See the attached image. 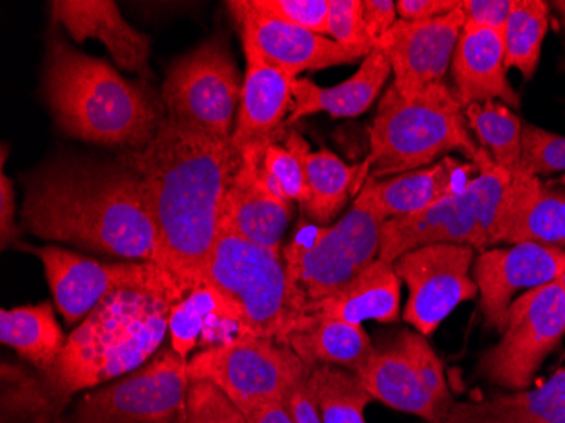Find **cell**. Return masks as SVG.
I'll return each mask as SVG.
<instances>
[{"mask_svg": "<svg viewBox=\"0 0 565 423\" xmlns=\"http://www.w3.org/2000/svg\"><path fill=\"white\" fill-rule=\"evenodd\" d=\"M120 160L145 183L157 225L161 268L192 292L221 237L225 199L239 173L243 152L233 139H218L164 116L145 148L127 149Z\"/></svg>", "mask_w": 565, "mask_h": 423, "instance_id": "1", "label": "cell"}, {"mask_svg": "<svg viewBox=\"0 0 565 423\" xmlns=\"http://www.w3.org/2000/svg\"><path fill=\"white\" fill-rule=\"evenodd\" d=\"M22 222L40 240L161 266L145 183L122 160H51L28 181Z\"/></svg>", "mask_w": 565, "mask_h": 423, "instance_id": "2", "label": "cell"}, {"mask_svg": "<svg viewBox=\"0 0 565 423\" xmlns=\"http://www.w3.org/2000/svg\"><path fill=\"white\" fill-rule=\"evenodd\" d=\"M180 298L148 292H117L76 327L58 361L40 377L9 373L4 405L50 420L82 391L119 380L151 361L168 334V320Z\"/></svg>", "mask_w": 565, "mask_h": 423, "instance_id": "3", "label": "cell"}, {"mask_svg": "<svg viewBox=\"0 0 565 423\" xmlns=\"http://www.w3.org/2000/svg\"><path fill=\"white\" fill-rule=\"evenodd\" d=\"M44 95L60 129L94 145L145 148L164 119L141 85L58 36L47 43Z\"/></svg>", "mask_w": 565, "mask_h": 423, "instance_id": "4", "label": "cell"}, {"mask_svg": "<svg viewBox=\"0 0 565 423\" xmlns=\"http://www.w3.org/2000/svg\"><path fill=\"white\" fill-rule=\"evenodd\" d=\"M454 151L475 163L482 148L472 139L465 107L452 88L435 85L415 98H405L392 85L377 104L370 156L361 165L355 190L367 181L431 167Z\"/></svg>", "mask_w": 565, "mask_h": 423, "instance_id": "5", "label": "cell"}, {"mask_svg": "<svg viewBox=\"0 0 565 423\" xmlns=\"http://www.w3.org/2000/svg\"><path fill=\"white\" fill-rule=\"evenodd\" d=\"M203 282L236 311L243 336L287 343L307 307L288 278L281 253L222 232Z\"/></svg>", "mask_w": 565, "mask_h": 423, "instance_id": "6", "label": "cell"}, {"mask_svg": "<svg viewBox=\"0 0 565 423\" xmlns=\"http://www.w3.org/2000/svg\"><path fill=\"white\" fill-rule=\"evenodd\" d=\"M386 219L359 192L348 214L333 225L301 224L281 256L305 307L344 289L380 256Z\"/></svg>", "mask_w": 565, "mask_h": 423, "instance_id": "7", "label": "cell"}, {"mask_svg": "<svg viewBox=\"0 0 565 423\" xmlns=\"http://www.w3.org/2000/svg\"><path fill=\"white\" fill-rule=\"evenodd\" d=\"M308 371L287 343L250 336L203 349L186 362L190 381L215 384L246 419L271 403L288 405L290 394Z\"/></svg>", "mask_w": 565, "mask_h": 423, "instance_id": "8", "label": "cell"}, {"mask_svg": "<svg viewBox=\"0 0 565 423\" xmlns=\"http://www.w3.org/2000/svg\"><path fill=\"white\" fill-rule=\"evenodd\" d=\"M40 257L56 308L66 324L84 322L94 308L117 292H148L183 298L185 286L158 264L146 261L102 263L58 246H21Z\"/></svg>", "mask_w": 565, "mask_h": 423, "instance_id": "9", "label": "cell"}, {"mask_svg": "<svg viewBox=\"0 0 565 423\" xmlns=\"http://www.w3.org/2000/svg\"><path fill=\"white\" fill-rule=\"evenodd\" d=\"M354 374L377 402L428 423H444L456 405L443 361L420 332L399 330L374 343Z\"/></svg>", "mask_w": 565, "mask_h": 423, "instance_id": "10", "label": "cell"}, {"mask_svg": "<svg viewBox=\"0 0 565 423\" xmlns=\"http://www.w3.org/2000/svg\"><path fill=\"white\" fill-rule=\"evenodd\" d=\"M239 70L222 36L211 38L168 70L161 91L167 116L212 138L231 139L241 104Z\"/></svg>", "mask_w": 565, "mask_h": 423, "instance_id": "11", "label": "cell"}, {"mask_svg": "<svg viewBox=\"0 0 565 423\" xmlns=\"http://www.w3.org/2000/svg\"><path fill=\"white\" fill-rule=\"evenodd\" d=\"M564 336V286L555 282L530 289L511 304L500 342L482 355L479 371L498 387L526 390Z\"/></svg>", "mask_w": 565, "mask_h": 423, "instance_id": "12", "label": "cell"}, {"mask_svg": "<svg viewBox=\"0 0 565 423\" xmlns=\"http://www.w3.org/2000/svg\"><path fill=\"white\" fill-rule=\"evenodd\" d=\"M186 362L163 349L132 373L88 390L68 423H177L190 384Z\"/></svg>", "mask_w": 565, "mask_h": 423, "instance_id": "13", "label": "cell"}, {"mask_svg": "<svg viewBox=\"0 0 565 423\" xmlns=\"http://www.w3.org/2000/svg\"><path fill=\"white\" fill-rule=\"evenodd\" d=\"M475 251L468 244H437L395 261L396 275L408 288L403 320L422 336H431L460 304L478 297L471 276Z\"/></svg>", "mask_w": 565, "mask_h": 423, "instance_id": "14", "label": "cell"}, {"mask_svg": "<svg viewBox=\"0 0 565 423\" xmlns=\"http://www.w3.org/2000/svg\"><path fill=\"white\" fill-rule=\"evenodd\" d=\"M462 6L443 18L425 21L398 19L376 43L395 75L393 87L405 98H415L435 85L446 84L454 53L465 30Z\"/></svg>", "mask_w": 565, "mask_h": 423, "instance_id": "15", "label": "cell"}, {"mask_svg": "<svg viewBox=\"0 0 565 423\" xmlns=\"http://www.w3.org/2000/svg\"><path fill=\"white\" fill-rule=\"evenodd\" d=\"M564 269L565 250L561 247L522 243L482 251L472 278L481 294L486 326L501 332L516 294L557 282Z\"/></svg>", "mask_w": 565, "mask_h": 423, "instance_id": "16", "label": "cell"}, {"mask_svg": "<svg viewBox=\"0 0 565 423\" xmlns=\"http://www.w3.org/2000/svg\"><path fill=\"white\" fill-rule=\"evenodd\" d=\"M227 8L239 24L244 50L254 51L294 81L303 72L348 65L367 56L322 34L258 14L246 0H231Z\"/></svg>", "mask_w": 565, "mask_h": 423, "instance_id": "17", "label": "cell"}, {"mask_svg": "<svg viewBox=\"0 0 565 423\" xmlns=\"http://www.w3.org/2000/svg\"><path fill=\"white\" fill-rule=\"evenodd\" d=\"M535 243L565 250V187L539 177L511 175L500 215L490 237L497 244Z\"/></svg>", "mask_w": 565, "mask_h": 423, "instance_id": "18", "label": "cell"}, {"mask_svg": "<svg viewBox=\"0 0 565 423\" xmlns=\"http://www.w3.org/2000/svg\"><path fill=\"white\" fill-rule=\"evenodd\" d=\"M437 244H468L481 253L490 250L488 235L462 193L440 200L415 214L384 221L377 257L395 264L409 251Z\"/></svg>", "mask_w": 565, "mask_h": 423, "instance_id": "19", "label": "cell"}, {"mask_svg": "<svg viewBox=\"0 0 565 423\" xmlns=\"http://www.w3.org/2000/svg\"><path fill=\"white\" fill-rule=\"evenodd\" d=\"M268 146L241 149L243 165L225 199L221 234H234L241 240L281 253L282 235L291 221V202L276 199L259 181V165Z\"/></svg>", "mask_w": 565, "mask_h": 423, "instance_id": "20", "label": "cell"}, {"mask_svg": "<svg viewBox=\"0 0 565 423\" xmlns=\"http://www.w3.org/2000/svg\"><path fill=\"white\" fill-rule=\"evenodd\" d=\"M50 11L53 22L62 24L75 43L100 41L119 68L152 78L148 38L124 19L113 0H55Z\"/></svg>", "mask_w": 565, "mask_h": 423, "instance_id": "21", "label": "cell"}, {"mask_svg": "<svg viewBox=\"0 0 565 423\" xmlns=\"http://www.w3.org/2000/svg\"><path fill=\"white\" fill-rule=\"evenodd\" d=\"M246 53V75L234 126L233 142L237 149L268 146L278 141L285 117L291 113L294 78L266 63L254 51Z\"/></svg>", "mask_w": 565, "mask_h": 423, "instance_id": "22", "label": "cell"}, {"mask_svg": "<svg viewBox=\"0 0 565 423\" xmlns=\"http://www.w3.org/2000/svg\"><path fill=\"white\" fill-rule=\"evenodd\" d=\"M454 94L462 107L497 101L519 109L520 95L508 82L503 33L465 24L452 65Z\"/></svg>", "mask_w": 565, "mask_h": 423, "instance_id": "23", "label": "cell"}, {"mask_svg": "<svg viewBox=\"0 0 565 423\" xmlns=\"http://www.w3.org/2000/svg\"><path fill=\"white\" fill-rule=\"evenodd\" d=\"M478 171V165L471 161L460 163L446 156L422 170L367 181L361 192L370 197L374 209L388 221L399 215L415 214L440 200L457 195Z\"/></svg>", "mask_w": 565, "mask_h": 423, "instance_id": "24", "label": "cell"}, {"mask_svg": "<svg viewBox=\"0 0 565 423\" xmlns=\"http://www.w3.org/2000/svg\"><path fill=\"white\" fill-rule=\"evenodd\" d=\"M392 66L383 51L374 47L363 60L358 72L333 87H319L307 76L295 78L291 85L294 105L285 126L313 114L326 113L335 117H358L366 113L380 97L381 91L388 82Z\"/></svg>", "mask_w": 565, "mask_h": 423, "instance_id": "25", "label": "cell"}, {"mask_svg": "<svg viewBox=\"0 0 565 423\" xmlns=\"http://www.w3.org/2000/svg\"><path fill=\"white\" fill-rule=\"evenodd\" d=\"M399 308L402 279L396 275L395 264L377 257L339 294L310 305L307 315L363 327L367 320L396 322L399 319Z\"/></svg>", "mask_w": 565, "mask_h": 423, "instance_id": "26", "label": "cell"}, {"mask_svg": "<svg viewBox=\"0 0 565 423\" xmlns=\"http://www.w3.org/2000/svg\"><path fill=\"white\" fill-rule=\"evenodd\" d=\"M227 330L244 337L236 311L205 282L174 305L168 320L171 349L185 361L200 346L199 342H205L207 349L234 340Z\"/></svg>", "mask_w": 565, "mask_h": 423, "instance_id": "27", "label": "cell"}, {"mask_svg": "<svg viewBox=\"0 0 565 423\" xmlns=\"http://www.w3.org/2000/svg\"><path fill=\"white\" fill-rule=\"evenodd\" d=\"M287 346L308 369L338 366L355 373L370 359L374 343L363 327L307 315L288 336Z\"/></svg>", "mask_w": 565, "mask_h": 423, "instance_id": "28", "label": "cell"}, {"mask_svg": "<svg viewBox=\"0 0 565 423\" xmlns=\"http://www.w3.org/2000/svg\"><path fill=\"white\" fill-rule=\"evenodd\" d=\"M565 413V369L533 390L456 403L444 423H547Z\"/></svg>", "mask_w": 565, "mask_h": 423, "instance_id": "29", "label": "cell"}, {"mask_svg": "<svg viewBox=\"0 0 565 423\" xmlns=\"http://www.w3.org/2000/svg\"><path fill=\"white\" fill-rule=\"evenodd\" d=\"M285 142L300 155L307 173L310 200L301 209L310 221L326 225L344 209L352 187L358 183L361 167L345 165L338 155L326 148L316 152L310 151V146L297 130L288 133Z\"/></svg>", "mask_w": 565, "mask_h": 423, "instance_id": "30", "label": "cell"}, {"mask_svg": "<svg viewBox=\"0 0 565 423\" xmlns=\"http://www.w3.org/2000/svg\"><path fill=\"white\" fill-rule=\"evenodd\" d=\"M66 339L51 302L0 311V340L40 373L55 366Z\"/></svg>", "mask_w": 565, "mask_h": 423, "instance_id": "31", "label": "cell"}, {"mask_svg": "<svg viewBox=\"0 0 565 423\" xmlns=\"http://www.w3.org/2000/svg\"><path fill=\"white\" fill-rule=\"evenodd\" d=\"M307 381L320 422L367 423L366 409L374 399L352 371L338 366H316Z\"/></svg>", "mask_w": 565, "mask_h": 423, "instance_id": "32", "label": "cell"}, {"mask_svg": "<svg viewBox=\"0 0 565 423\" xmlns=\"http://www.w3.org/2000/svg\"><path fill=\"white\" fill-rule=\"evenodd\" d=\"M469 127L498 167L513 175L522 160L523 124L508 105L491 101L471 104L465 109Z\"/></svg>", "mask_w": 565, "mask_h": 423, "instance_id": "33", "label": "cell"}, {"mask_svg": "<svg viewBox=\"0 0 565 423\" xmlns=\"http://www.w3.org/2000/svg\"><path fill=\"white\" fill-rule=\"evenodd\" d=\"M551 4L544 0H516L503 30L504 66L516 68L530 81L541 62Z\"/></svg>", "mask_w": 565, "mask_h": 423, "instance_id": "34", "label": "cell"}, {"mask_svg": "<svg viewBox=\"0 0 565 423\" xmlns=\"http://www.w3.org/2000/svg\"><path fill=\"white\" fill-rule=\"evenodd\" d=\"M475 163L479 167L478 175L468 181L460 193L475 209L476 215L488 235V244H490L491 232H493L498 215H500L511 175L498 167L484 149Z\"/></svg>", "mask_w": 565, "mask_h": 423, "instance_id": "35", "label": "cell"}, {"mask_svg": "<svg viewBox=\"0 0 565 423\" xmlns=\"http://www.w3.org/2000/svg\"><path fill=\"white\" fill-rule=\"evenodd\" d=\"M177 423H249L236 403L209 381H190Z\"/></svg>", "mask_w": 565, "mask_h": 423, "instance_id": "36", "label": "cell"}, {"mask_svg": "<svg viewBox=\"0 0 565 423\" xmlns=\"http://www.w3.org/2000/svg\"><path fill=\"white\" fill-rule=\"evenodd\" d=\"M520 171L539 178L565 171V138L533 124H523Z\"/></svg>", "mask_w": 565, "mask_h": 423, "instance_id": "37", "label": "cell"}, {"mask_svg": "<svg viewBox=\"0 0 565 423\" xmlns=\"http://www.w3.org/2000/svg\"><path fill=\"white\" fill-rule=\"evenodd\" d=\"M327 38L349 50L370 55L374 44L364 24L363 0H329Z\"/></svg>", "mask_w": 565, "mask_h": 423, "instance_id": "38", "label": "cell"}, {"mask_svg": "<svg viewBox=\"0 0 565 423\" xmlns=\"http://www.w3.org/2000/svg\"><path fill=\"white\" fill-rule=\"evenodd\" d=\"M246 4L266 18L327 36L329 0H246Z\"/></svg>", "mask_w": 565, "mask_h": 423, "instance_id": "39", "label": "cell"}, {"mask_svg": "<svg viewBox=\"0 0 565 423\" xmlns=\"http://www.w3.org/2000/svg\"><path fill=\"white\" fill-rule=\"evenodd\" d=\"M262 163L263 168L281 184L290 202H298L300 207L307 205L310 200L307 173L300 155L288 142H271L263 155Z\"/></svg>", "mask_w": 565, "mask_h": 423, "instance_id": "40", "label": "cell"}, {"mask_svg": "<svg viewBox=\"0 0 565 423\" xmlns=\"http://www.w3.org/2000/svg\"><path fill=\"white\" fill-rule=\"evenodd\" d=\"M516 0H462L466 24L503 33Z\"/></svg>", "mask_w": 565, "mask_h": 423, "instance_id": "41", "label": "cell"}, {"mask_svg": "<svg viewBox=\"0 0 565 423\" xmlns=\"http://www.w3.org/2000/svg\"><path fill=\"white\" fill-rule=\"evenodd\" d=\"M396 15L398 11L393 0H363L364 24L374 46L396 24Z\"/></svg>", "mask_w": 565, "mask_h": 423, "instance_id": "42", "label": "cell"}, {"mask_svg": "<svg viewBox=\"0 0 565 423\" xmlns=\"http://www.w3.org/2000/svg\"><path fill=\"white\" fill-rule=\"evenodd\" d=\"M462 6V0H399L396 11L403 21L443 18Z\"/></svg>", "mask_w": 565, "mask_h": 423, "instance_id": "43", "label": "cell"}, {"mask_svg": "<svg viewBox=\"0 0 565 423\" xmlns=\"http://www.w3.org/2000/svg\"><path fill=\"white\" fill-rule=\"evenodd\" d=\"M14 189L12 181L6 177L4 170L0 175V240H2V250H8L9 244H15L19 241V229L14 221Z\"/></svg>", "mask_w": 565, "mask_h": 423, "instance_id": "44", "label": "cell"}, {"mask_svg": "<svg viewBox=\"0 0 565 423\" xmlns=\"http://www.w3.org/2000/svg\"><path fill=\"white\" fill-rule=\"evenodd\" d=\"M310 373V371H308ZM308 374L288 399V409L294 415L295 423H322L320 422L319 410H317L316 400L312 391L308 388Z\"/></svg>", "mask_w": 565, "mask_h": 423, "instance_id": "45", "label": "cell"}, {"mask_svg": "<svg viewBox=\"0 0 565 423\" xmlns=\"http://www.w3.org/2000/svg\"><path fill=\"white\" fill-rule=\"evenodd\" d=\"M249 423H295L294 415L287 403H271V405L262 406L256 412L247 416Z\"/></svg>", "mask_w": 565, "mask_h": 423, "instance_id": "46", "label": "cell"}, {"mask_svg": "<svg viewBox=\"0 0 565 423\" xmlns=\"http://www.w3.org/2000/svg\"><path fill=\"white\" fill-rule=\"evenodd\" d=\"M551 6L552 9L557 12L558 18H561L562 25H564L565 30V0H555Z\"/></svg>", "mask_w": 565, "mask_h": 423, "instance_id": "47", "label": "cell"}, {"mask_svg": "<svg viewBox=\"0 0 565 423\" xmlns=\"http://www.w3.org/2000/svg\"><path fill=\"white\" fill-rule=\"evenodd\" d=\"M547 423H565V413L564 415L557 416V419L551 420V422Z\"/></svg>", "mask_w": 565, "mask_h": 423, "instance_id": "48", "label": "cell"}, {"mask_svg": "<svg viewBox=\"0 0 565 423\" xmlns=\"http://www.w3.org/2000/svg\"><path fill=\"white\" fill-rule=\"evenodd\" d=\"M557 283L565 288V269L564 273H562L561 278L557 279Z\"/></svg>", "mask_w": 565, "mask_h": 423, "instance_id": "49", "label": "cell"}, {"mask_svg": "<svg viewBox=\"0 0 565 423\" xmlns=\"http://www.w3.org/2000/svg\"><path fill=\"white\" fill-rule=\"evenodd\" d=\"M558 181H561V183H562V184H564V187H565V175H564V177H562V178H561V180H558Z\"/></svg>", "mask_w": 565, "mask_h": 423, "instance_id": "50", "label": "cell"}]
</instances>
